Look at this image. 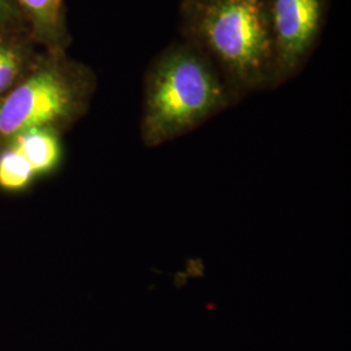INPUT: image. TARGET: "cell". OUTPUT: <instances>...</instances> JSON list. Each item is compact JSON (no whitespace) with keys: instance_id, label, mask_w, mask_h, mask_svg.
Wrapping results in <instances>:
<instances>
[{"instance_id":"4","label":"cell","mask_w":351,"mask_h":351,"mask_svg":"<svg viewBox=\"0 0 351 351\" xmlns=\"http://www.w3.org/2000/svg\"><path fill=\"white\" fill-rule=\"evenodd\" d=\"M328 0H269L272 88L301 71L326 23Z\"/></svg>"},{"instance_id":"5","label":"cell","mask_w":351,"mask_h":351,"mask_svg":"<svg viewBox=\"0 0 351 351\" xmlns=\"http://www.w3.org/2000/svg\"><path fill=\"white\" fill-rule=\"evenodd\" d=\"M32 37L46 52H65L71 45L64 0H13Z\"/></svg>"},{"instance_id":"1","label":"cell","mask_w":351,"mask_h":351,"mask_svg":"<svg viewBox=\"0 0 351 351\" xmlns=\"http://www.w3.org/2000/svg\"><path fill=\"white\" fill-rule=\"evenodd\" d=\"M189 43L223 75L237 101L272 88L269 0H182Z\"/></svg>"},{"instance_id":"7","label":"cell","mask_w":351,"mask_h":351,"mask_svg":"<svg viewBox=\"0 0 351 351\" xmlns=\"http://www.w3.org/2000/svg\"><path fill=\"white\" fill-rule=\"evenodd\" d=\"M33 167L38 178L55 173L63 162L62 133L52 129H30L10 139ZM7 142V143H8Z\"/></svg>"},{"instance_id":"3","label":"cell","mask_w":351,"mask_h":351,"mask_svg":"<svg viewBox=\"0 0 351 351\" xmlns=\"http://www.w3.org/2000/svg\"><path fill=\"white\" fill-rule=\"evenodd\" d=\"M95 88L97 77L88 65L65 52L43 51L34 66L0 98V147L30 129L63 134L88 112Z\"/></svg>"},{"instance_id":"8","label":"cell","mask_w":351,"mask_h":351,"mask_svg":"<svg viewBox=\"0 0 351 351\" xmlns=\"http://www.w3.org/2000/svg\"><path fill=\"white\" fill-rule=\"evenodd\" d=\"M37 180L33 167L14 145L8 142L0 147V190L21 193Z\"/></svg>"},{"instance_id":"9","label":"cell","mask_w":351,"mask_h":351,"mask_svg":"<svg viewBox=\"0 0 351 351\" xmlns=\"http://www.w3.org/2000/svg\"><path fill=\"white\" fill-rule=\"evenodd\" d=\"M26 27L25 19L13 0H0V29Z\"/></svg>"},{"instance_id":"6","label":"cell","mask_w":351,"mask_h":351,"mask_svg":"<svg viewBox=\"0 0 351 351\" xmlns=\"http://www.w3.org/2000/svg\"><path fill=\"white\" fill-rule=\"evenodd\" d=\"M40 53L29 29H0V98L34 66Z\"/></svg>"},{"instance_id":"2","label":"cell","mask_w":351,"mask_h":351,"mask_svg":"<svg viewBox=\"0 0 351 351\" xmlns=\"http://www.w3.org/2000/svg\"><path fill=\"white\" fill-rule=\"evenodd\" d=\"M237 99L213 62L185 42L164 50L145 78L141 138L160 147L224 112Z\"/></svg>"}]
</instances>
